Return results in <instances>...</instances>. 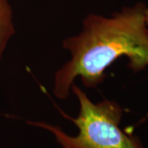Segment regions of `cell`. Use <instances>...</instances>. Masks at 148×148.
Wrapping results in <instances>:
<instances>
[{"instance_id":"1","label":"cell","mask_w":148,"mask_h":148,"mask_svg":"<svg viewBox=\"0 0 148 148\" xmlns=\"http://www.w3.org/2000/svg\"><path fill=\"white\" fill-rule=\"evenodd\" d=\"M146 10V5L138 3L110 17L86 16L82 31L63 40V47L71 58L55 72L54 96L66 100L77 77L86 88H95L106 78V69L123 56L127 57V66L134 73L148 67Z\"/></svg>"},{"instance_id":"2","label":"cell","mask_w":148,"mask_h":148,"mask_svg":"<svg viewBox=\"0 0 148 148\" xmlns=\"http://www.w3.org/2000/svg\"><path fill=\"white\" fill-rule=\"evenodd\" d=\"M71 90L77 96L79 112L76 118L65 115L78 128L72 136L57 125L43 121L27 123L49 132L62 148H145L141 140L120 127L123 110L116 101H90L83 90L74 83Z\"/></svg>"},{"instance_id":"3","label":"cell","mask_w":148,"mask_h":148,"mask_svg":"<svg viewBox=\"0 0 148 148\" xmlns=\"http://www.w3.org/2000/svg\"><path fill=\"white\" fill-rule=\"evenodd\" d=\"M16 33L9 0H0V59L10 39Z\"/></svg>"},{"instance_id":"4","label":"cell","mask_w":148,"mask_h":148,"mask_svg":"<svg viewBox=\"0 0 148 148\" xmlns=\"http://www.w3.org/2000/svg\"><path fill=\"white\" fill-rule=\"evenodd\" d=\"M146 23L148 27V8H147V10H146Z\"/></svg>"}]
</instances>
